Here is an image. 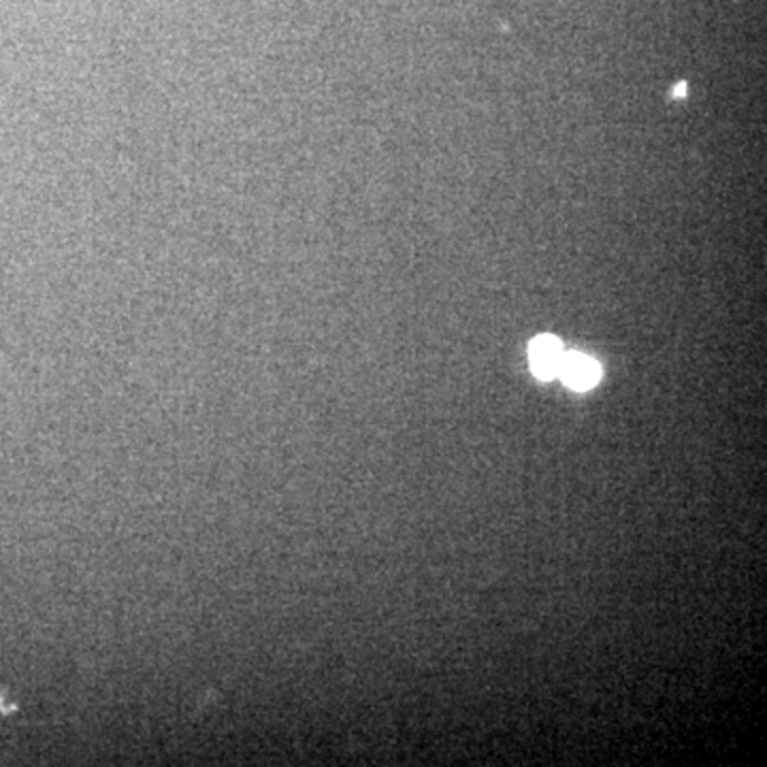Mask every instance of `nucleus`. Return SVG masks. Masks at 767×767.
<instances>
[{"label": "nucleus", "mask_w": 767, "mask_h": 767, "mask_svg": "<svg viewBox=\"0 0 767 767\" xmlns=\"http://www.w3.org/2000/svg\"><path fill=\"white\" fill-rule=\"evenodd\" d=\"M556 377H561L572 391H588L599 382L602 367L584 354L563 352Z\"/></svg>", "instance_id": "1"}, {"label": "nucleus", "mask_w": 767, "mask_h": 767, "mask_svg": "<svg viewBox=\"0 0 767 767\" xmlns=\"http://www.w3.org/2000/svg\"><path fill=\"white\" fill-rule=\"evenodd\" d=\"M563 345L553 335L535 337L529 345L531 371L539 380H555L563 359Z\"/></svg>", "instance_id": "2"}, {"label": "nucleus", "mask_w": 767, "mask_h": 767, "mask_svg": "<svg viewBox=\"0 0 767 767\" xmlns=\"http://www.w3.org/2000/svg\"><path fill=\"white\" fill-rule=\"evenodd\" d=\"M676 99H680V97H685L687 94V83L685 81H680L676 88H674V92H672Z\"/></svg>", "instance_id": "3"}]
</instances>
